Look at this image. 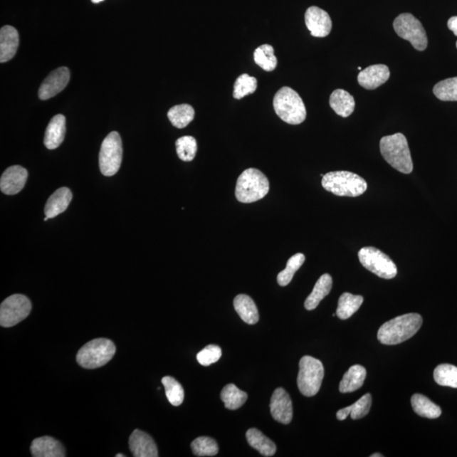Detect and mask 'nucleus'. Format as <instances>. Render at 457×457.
I'll return each mask as SVG.
<instances>
[{
  "instance_id": "nucleus-28",
  "label": "nucleus",
  "mask_w": 457,
  "mask_h": 457,
  "mask_svg": "<svg viewBox=\"0 0 457 457\" xmlns=\"http://www.w3.org/2000/svg\"><path fill=\"white\" fill-rule=\"evenodd\" d=\"M371 405L372 396L369 393H367L352 406L345 407V409L338 411L336 416L340 421L347 419L349 415L352 416L353 420L360 419L364 418L369 414Z\"/></svg>"
},
{
  "instance_id": "nucleus-44",
  "label": "nucleus",
  "mask_w": 457,
  "mask_h": 457,
  "mask_svg": "<svg viewBox=\"0 0 457 457\" xmlns=\"http://www.w3.org/2000/svg\"><path fill=\"white\" fill-rule=\"evenodd\" d=\"M127 456L122 455V454H117L116 455V457H125Z\"/></svg>"
},
{
  "instance_id": "nucleus-26",
  "label": "nucleus",
  "mask_w": 457,
  "mask_h": 457,
  "mask_svg": "<svg viewBox=\"0 0 457 457\" xmlns=\"http://www.w3.org/2000/svg\"><path fill=\"white\" fill-rule=\"evenodd\" d=\"M246 440L253 449L257 450L263 456H273L276 452V446L257 429H250L246 434Z\"/></svg>"
},
{
  "instance_id": "nucleus-8",
  "label": "nucleus",
  "mask_w": 457,
  "mask_h": 457,
  "mask_svg": "<svg viewBox=\"0 0 457 457\" xmlns=\"http://www.w3.org/2000/svg\"><path fill=\"white\" fill-rule=\"evenodd\" d=\"M362 266L374 275L391 280L397 275V267L388 255L373 246L362 248L358 253Z\"/></svg>"
},
{
  "instance_id": "nucleus-34",
  "label": "nucleus",
  "mask_w": 457,
  "mask_h": 457,
  "mask_svg": "<svg viewBox=\"0 0 457 457\" xmlns=\"http://www.w3.org/2000/svg\"><path fill=\"white\" fill-rule=\"evenodd\" d=\"M305 262V256L303 253L293 255L286 264V268L277 276V282L280 286H286L293 280L295 272L303 266Z\"/></svg>"
},
{
  "instance_id": "nucleus-4",
  "label": "nucleus",
  "mask_w": 457,
  "mask_h": 457,
  "mask_svg": "<svg viewBox=\"0 0 457 457\" xmlns=\"http://www.w3.org/2000/svg\"><path fill=\"white\" fill-rule=\"evenodd\" d=\"M275 113L285 123L302 124L307 117V110L302 98L289 87H283L274 98Z\"/></svg>"
},
{
  "instance_id": "nucleus-32",
  "label": "nucleus",
  "mask_w": 457,
  "mask_h": 457,
  "mask_svg": "<svg viewBox=\"0 0 457 457\" xmlns=\"http://www.w3.org/2000/svg\"><path fill=\"white\" fill-rule=\"evenodd\" d=\"M253 57L255 63L263 70L270 73L275 70L278 64L277 58L275 56L274 48L270 44H263L255 49Z\"/></svg>"
},
{
  "instance_id": "nucleus-20",
  "label": "nucleus",
  "mask_w": 457,
  "mask_h": 457,
  "mask_svg": "<svg viewBox=\"0 0 457 457\" xmlns=\"http://www.w3.org/2000/svg\"><path fill=\"white\" fill-rule=\"evenodd\" d=\"M73 200V194L69 188L61 187L48 199L44 213L48 219H53L65 212Z\"/></svg>"
},
{
  "instance_id": "nucleus-5",
  "label": "nucleus",
  "mask_w": 457,
  "mask_h": 457,
  "mask_svg": "<svg viewBox=\"0 0 457 457\" xmlns=\"http://www.w3.org/2000/svg\"><path fill=\"white\" fill-rule=\"evenodd\" d=\"M322 186L326 191L339 196H359L367 191V184L364 178L349 172H333L325 174Z\"/></svg>"
},
{
  "instance_id": "nucleus-39",
  "label": "nucleus",
  "mask_w": 457,
  "mask_h": 457,
  "mask_svg": "<svg viewBox=\"0 0 457 457\" xmlns=\"http://www.w3.org/2000/svg\"><path fill=\"white\" fill-rule=\"evenodd\" d=\"M191 450L196 456H214L219 452V446L214 438L201 436L191 443Z\"/></svg>"
},
{
  "instance_id": "nucleus-14",
  "label": "nucleus",
  "mask_w": 457,
  "mask_h": 457,
  "mask_svg": "<svg viewBox=\"0 0 457 457\" xmlns=\"http://www.w3.org/2000/svg\"><path fill=\"white\" fill-rule=\"evenodd\" d=\"M270 411L273 419L280 424H289L293 420V401L289 394L283 388H277L273 393Z\"/></svg>"
},
{
  "instance_id": "nucleus-37",
  "label": "nucleus",
  "mask_w": 457,
  "mask_h": 457,
  "mask_svg": "<svg viewBox=\"0 0 457 457\" xmlns=\"http://www.w3.org/2000/svg\"><path fill=\"white\" fill-rule=\"evenodd\" d=\"M177 152L179 159L185 162H190L194 159L198 143L194 137L185 136L178 139L176 142Z\"/></svg>"
},
{
  "instance_id": "nucleus-42",
  "label": "nucleus",
  "mask_w": 457,
  "mask_h": 457,
  "mask_svg": "<svg viewBox=\"0 0 457 457\" xmlns=\"http://www.w3.org/2000/svg\"><path fill=\"white\" fill-rule=\"evenodd\" d=\"M371 457H382L383 455H380L379 453H375L374 455H371Z\"/></svg>"
},
{
  "instance_id": "nucleus-33",
  "label": "nucleus",
  "mask_w": 457,
  "mask_h": 457,
  "mask_svg": "<svg viewBox=\"0 0 457 457\" xmlns=\"http://www.w3.org/2000/svg\"><path fill=\"white\" fill-rule=\"evenodd\" d=\"M434 378L441 387L457 389V367L454 365H438L434 369Z\"/></svg>"
},
{
  "instance_id": "nucleus-19",
  "label": "nucleus",
  "mask_w": 457,
  "mask_h": 457,
  "mask_svg": "<svg viewBox=\"0 0 457 457\" xmlns=\"http://www.w3.org/2000/svg\"><path fill=\"white\" fill-rule=\"evenodd\" d=\"M19 46V34L11 26H4L0 31V62L6 63L14 58Z\"/></svg>"
},
{
  "instance_id": "nucleus-41",
  "label": "nucleus",
  "mask_w": 457,
  "mask_h": 457,
  "mask_svg": "<svg viewBox=\"0 0 457 457\" xmlns=\"http://www.w3.org/2000/svg\"><path fill=\"white\" fill-rule=\"evenodd\" d=\"M447 26L448 28H449L451 31H453V33L457 37V16L451 17L449 21H448Z\"/></svg>"
},
{
  "instance_id": "nucleus-40",
  "label": "nucleus",
  "mask_w": 457,
  "mask_h": 457,
  "mask_svg": "<svg viewBox=\"0 0 457 457\" xmlns=\"http://www.w3.org/2000/svg\"><path fill=\"white\" fill-rule=\"evenodd\" d=\"M222 356L221 348L216 345H209L198 353L196 359L203 366H209L221 359Z\"/></svg>"
},
{
  "instance_id": "nucleus-30",
  "label": "nucleus",
  "mask_w": 457,
  "mask_h": 457,
  "mask_svg": "<svg viewBox=\"0 0 457 457\" xmlns=\"http://www.w3.org/2000/svg\"><path fill=\"white\" fill-rule=\"evenodd\" d=\"M195 117V110L190 105H179L168 112L169 122L174 127L182 129L187 127Z\"/></svg>"
},
{
  "instance_id": "nucleus-24",
  "label": "nucleus",
  "mask_w": 457,
  "mask_h": 457,
  "mask_svg": "<svg viewBox=\"0 0 457 457\" xmlns=\"http://www.w3.org/2000/svg\"><path fill=\"white\" fill-rule=\"evenodd\" d=\"M234 308L241 319L246 324L255 325L259 320L256 304L248 295L241 294L234 299Z\"/></svg>"
},
{
  "instance_id": "nucleus-12",
  "label": "nucleus",
  "mask_w": 457,
  "mask_h": 457,
  "mask_svg": "<svg viewBox=\"0 0 457 457\" xmlns=\"http://www.w3.org/2000/svg\"><path fill=\"white\" fill-rule=\"evenodd\" d=\"M70 78V70L61 67L49 74L39 88L38 97L41 100H48L64 90Z\"/></svg>"
},
{
  "instance_id": "nucleus-16",
  "label": "nucleus",
  "mask_w": 457,
  "mask_h": 457,
  "mask_svg": "<svg viewBox=\"0 0 457 457\" xmlns=\"http://www.w3.org/2000/svg\"><path fill=\"white\" fill-rule=\"evenodd\" d=\"M130 451L135 457L159 456L158 448L152 438L142 430H134L129 438Z\"/></svg>"
},
{
  "instance_id": "nucleus-22",
  "label": "nucleus",
  "mask_w": 457,
  "mask_h": 457,
  "mask_svg": "<svg viewBox=\"0 0 457 457\" xmlns=\"http://www.w3.org/2000/svg\"><path fill=\"white\" fill-rule=\"evenodd\" d=\"M330 105L336 114L347 118L353 113L356 104L350 93L343 89H336L331 93Z\"/></svg>"
},
{
  "instance_id": "nucleus-21",
  "label": "nucleus",
  "mask_w": 457,
  "mask_h": 457,
  "mask_svg": "<svg viewBox=\"0 0 457 457\" xmlns=\"http://www.w3.org/2000/svg\"><path fill=\"white\" fill-rule=\"evenodd\" d=\"M65 135V117L62 115H57L53 117L46 129L44 137V145L48 149H56L59 147Z\"/></svg>"
},
{
  "instance_id": "nucleus-43",
  "label": "nucleus",
  "mask_w": 457,
  "mask_h": 457,
  "mask_svg": "<svg viewBox=\"0 0 457 457\" xmlns=\"http://www.w3.org/2000/svg\"><path fill=\"white\" fill-rule=\"evenodd\" d=\"M92 1H93L94 4H98V3H100V2L104 1V0H92Z\"/></svg>"
},
{
  "instance_id": "nucleus-2",
  "label": "nucleus",
  "mask_w": 457,
  "mask_h": 457,
  "mask_svg": "<svg viewBox=\"0 0 457 457\" xmlns=\"http://www.w3.org/2000/svg\"><path fill=\"white\" fill-rule=\"evenodd\" d=\"M380 152L383 158L394 169L403 174H410L414 170L409 142L402 133L382 137Z\"/></svg>"
},
{
  "instance_id": "nucleus-7",
  "label": "nucleus",
  "mask_w": 457,
  "mask_h": 457,
  "mask_svg": "<svg viewBox=\"0 0 457 457\" xmlns=\"http://www.w3.org/2000/svg\"><path fill=\"white\" fill-rule=\"evenodd\" d=\"M325 376L324 365L319 359L305 356L299 362L298 385L303 396L311 397L319 393Z\"/></svg>"
},
{
  "instance_id": "nucleus-18",
  "label": "nucleus",
  "mask_w": 457,
  "mask_h": 457,
  "mask_svg": "<svg viewBox=\"0 0 457 457\" xmlns=\"http://www.w3.org/2000/svg\"><path fill=\"white\" fill-rule=\"evenodd\" d=\"M31 453L34 457H64L65 451L60 441L51 436L35 438L31 445Z\"/></svg>"
},
{
  "instance_id": "nucleus-1",
  "label": "nucleus",
  "mask_w": 457,
  "mask_h": 457,
  "mask_svg": "<svg viewBox=\"0 0 457 457\" xmlns=\"http://www.w3.org/2000/svg\"><path fill=\"white\" fill-rule=\"evenodd\" d=\"M422 325L423 317L419 313H407L384 322L378 331V339L384 345L394 346L411 338Z\"/></svg>"
},
{
  "instance_id": "nucleus-13",
  "label": "nucleus",
  "mask_w": 457,
  "mask_h": 457,
  "mask_svg": "<svg viewBox=\"0 0 457 457\" xmlns=\"http://www.w3.org/2000/svg\"><path fill=\"white\" fill-rule=\"evenodd\" d=\"M305 23L312 37L315 38H325L332 29V21L328 13L317 6L308 9Z\"/></svg>"
},
{
  "instance_id": "nucleus-17",
  "label": "nucleus",
  "mask_w": 457,
  "mask_h": 457,
  "mask_svg": "<svg viewBox=\"0 0 457 457\" xmlns=\"http://www.w3.org/2000/svg\"><path fill=\"white\" fill-rule=\"evenodd\" d=\"M389 75L391 73L387 65H374L361 70L357 75V80L361 87L367 90H374L387 83Z\"/></svg>"
},
{
  "instance_id": "nucleus-31",
  "label": "nucleus",
  "mask_w": 457,
  "mask_h": 457,
  "mask_svg": "<svg viewBox=\"0 0 457 457\" xmlns=\"http://www.w3.org/2000/svg\"><path fill=\"white\" fill-rule=\"evenodd\" d=\"M221 398L225 403L226 409L236 410L245 404L248 400V394L241 391L235 384H228L222 389Z\"/></svg>"
},
{
  "instance_id": "nucleus-6",
  "label": "nucleus",
  "mask_w": 457,
  "mask_h": 457,
  "mask_svg": "<svg viewBox=\"0 0 457 457\" xmlns=\"http://www.w3.org/2000/svg\"><path fill=\"white\" fill-rule=\"evenodd\" d=\"M116 348L109 339H94L85 344L76 355V362L87 369H98L105 366L115 356Z\"/></svg>"
},
{
  "instance_id": "nucleus-10",
  "label": "nucleus",
  "mask_w": 457,
  "mask_h": 457,
  "mask_svg": "<svg viewBox=\"0 0 457 457\" xmlns=\"http://www.w3.org/2000/svg\"><path fill=\"white\" fill-rule=\"evenodd\" d=\"M123 149L122 138L118 132H112L101 145L100 167L105 177H113L119 172L122 162Z\"/></svg>"
},
{
  "instance_id": "nucleus-46",
  "label": "nucleus",
  "mask_w": 457,
  "mask_h": 457,
  "mask_svg": "<svg viewBox=\"0 0 457 457\" xmlns=\"http://www.w3.org/2000/svg\"><path fill=\"white\" fill-rule=\"evenodd\" d=\"M456 48H457V42H456Z\"/></svg>"
},
{
  "instance_id": "nucleus-15",
  "label": "nucleus",
  "mask_w": 457,
  "mask_h": 457,
  "mask_svg": "<svg viewBox=\"0 0 457 457\" xmlns=\"http://www.w3.org/2000/svg\"><path fill=\"white\" fill-rule=\"evenodd\" d=\"M28 177V170L20 165L8 168L0 179V189L6 195L19 194L23 189Z\"/></svg>"
},
{
  "instance_id": "nucleus-23",
  "label": "nucleus",
  "mask_w": 457,
  "mask_h": 457,
  "mask_svg": "<svg viewBox=\"0 0 457 457\" xmlns=\"http://www.w3.org/2000/svg\"><path fill=\"white\" fill-rule=\"evenodd\" d=\"M332 277L329 274L322 275L316 282L312 293L305 301V308L308 311L315 310L322 300L330 294L331 289H332Z\"/></svg>"
},
{
  "instance_id": "nucleus-45",
  "label": "nucleus",
  "mask_w": 457,
  "mask_h": 457,
  "mask_svg": "<svg viewBox=\"0 0 457 457\" xmlns=\"http://www.w3.org/2000/svg\"><path fill=\"white\" fill-rule=\"evenodd\" d=\"M48 217H46V219H44V221H48Z\"/></svg>"
},
{
  "instance_id": "nucleus-25",
  "label": "nucleus",
  "mask_w": 457,
  "mask_h": 457,
  "mask_svg": "<svg viewBox=\"0 0 457 457\" xmlns=\"http://www.w3.org/2000/svg\"><path fill=\"white\" fill-rule=\"evenodd\" d=\"M367 376L364 367L354 365L344 374L340 383V392L351 393L357 391L364 384Z\"/></svg>"
},
{
  "instance_id": "nucleus-29",
  "label": "nucleus",
  "mask_w": 457,
  "mask_h": 457,
  "mask_svg": "<svg viewBox=\"0 0 457 457\" xmlns=\"http://www.w3.org/2000/svg\"><path fill=\"white\" fill-rule=\"evenodd\" d=\"M364 300L362 295H352L348 293H343L339 299L336 315L340 320H348L360 308Z\"/></svg>"
},
{
  "instance_id": "nucleus-36",
  "label": "nucleus",
  "mask_w": 457,
  "mask_h": 457,
  "mask_svg": "<svg viewBox=\"0 0 457 457\" xmlns=\"http://www.w3.org/2000/svg\"><path fill=\"white\" fill-rule=\"evenodd\" d=\"M258 80L254 76L243 74L236 79L234 84V96L236 100H241L246 96L253 94L257 90Z\"/></svg>"
},
{
  "instance_id": "nucleus-38",
  "label": "nucleus",
  "mask_w": 457,
  "mask_h": 457,
  "mask_svg": "<svg viewBox=\"0 0 457 457\" xmlns=\"http://www.w3.org/2000/svg\"><path fill=\"white\" fill-rule=\"evenodd\" d=\"M162 384L165 389V394L170 404L174 406H178L182 404L184 401V389L182 384L170 376H167L162 379Z\"/></svg>"
},
{
  "instance_id": "nucleus-3",
  "label": "nucleus",
  "mask_w": 457,
  "mask_h": 457,
  "mask_svg": "<svg viewBox=\"0 0 457 457\" xmlns=\"http://www.w3.org/2000/svg\"><path fill=\"white\" fill-rule=\"evenodd\" d=\"M270 191V182L259 169L244 170L237 179L236 198L243 204H252L261 200Z\"/></svg>"
},
{
  "instance_id": "nucleus-27",
  "label": "nucleus",
  "mask_w": 457,
  "mask_h": 457,
  "mask_svg": "<svg viewBox=\"0 0 457 457\" xmlns=\"http://www.w3.org/2000/svg\"><path fill=\"white\" fill-rule=\"evenodd\" d=\"M412 409L416 414L429 419H436L441 415V409L431 400L421 394H415L411 399Z\"/></svg>"
},
{
  "instance_id": "nucleus-11",
  "label": "nucleus",
  "mask_w": 457,
  "mask_h": 457,
  "mask_svg": "<svg viewBox=\"0 0 457 457\" xmlns=\"http://www.w3.org/2000/svg\"><path fill=\"white\" fill-rule=\"evenodd\" d=\"M31 310V303L26 295H12L0 306V325L6 328L16 325L28 317Z\"/></svg>"
},
{
  "instance_id": "nucleus-9",
  "label": "nucleus",
  "mask_w": 457,
  "mask_h": 457,
  "mask_svg": "<svg viewBox=\"0 0 457 457\" xmlns=\"http://www.w3.org/2000/svg\"><path fill=\"white\" fill-rule=\"evenodd\" d=\"M393 26L399 37L409 41L416 51H424L427 48L426 31L414 16L403 13L394 21Z\"/></svg>"
},
{
  "instance_id": "nucleus-35",
  "label": "nucleus",
  "mask_w": 457,
  "mask_h": 457,
  "mask_svg": "<svg viewBox=\"0 0 457 457\" xmlns=\"http://www.w3.org/2000/svg\"><path fill=\"white\" fill-rule=\"evenodd\" d=\"M433 92L441 101H457V76L438 83Z\"/></svg>"
}]
</instances>
